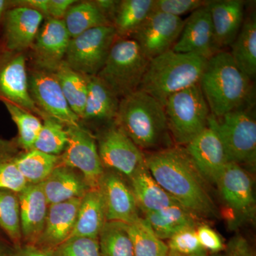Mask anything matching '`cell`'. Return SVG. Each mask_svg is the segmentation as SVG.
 I'll use <instances>...</instances> for the list:
<instances>
[{
	"instance_id": "cell-14",
	"label": "cell",
	"mask_w": 256,
	"mask_h": 256,
	"mask_svg": "<svg viewBox=\"0 0 256 256\" xmlns=\"http://www.w3.org/2000/svg\"><path fill=\"white\" fill-rule=\"evenodd\" d=\"M184 24L182 18L153 12L132 38L150 60L172 50Z\"/></svg>"
},
{
	"instance_id": "cell-41",
	"label": "cell",
	"mask_w": 256,
	"mask_h": 256,
	"mask_svg": "<svg viewBox=\"0 0 256 256\" xmlns=\"http://www.w3.org/2000/svg\"><path fill=\"white\" fill-rule=\"evenodd\" d=\"M206 1L202 0H154L153 12L181 18L204 6Z\"/></svg>"
},
{
	"instance_id": "cell-32",
	"label": "cell",
	"mask_w": 256,
	"mask_h": 256,
	"mask_svg": "<svg viewBox=\"0 0 256 256\" xmlns=\"http://www.w3.org/2000/svg\"><path fill=\"white\" fill-rule=\"evenodd\" d=\"M14 161L28 184H40L60 164V156L31 150L21 154L15 153Z\"/></svg>"
},
{
	"instance_id": "cell-15",
	"label": "cell",
	"mask_w": 256,
	"mask_h": 256,
	"mask_svg": "<svg viewBox=\"0 0 256 256\" xmlns=\"http://www.w3.org/2000/svg\"><path fill=\"white\" fill-rule=\"evenodd\" d=\"M196 169L210 184L216 183L229 160L220 136L207 127L185 146Z\"/></svg>"
},
{
	"instance_id": "cell-17",
	"label": "cell",
	"mask_w": 256,
	"mask_h": 256,
	"mask_svg": "<svg viewBox=\"0 0 256 256\" xmlns=\"http://www.w3.org/2000/svg\"><path fill=\"white\" fill-rule=\"evenodd\" d=\"M98 188L105 204L107 222L130 224L140 218L132 190L118 173L105 171Z\"/></svg>"
},
{
	"instance_id": "cell-43",
	"label": "cell",
	"mask_w": 256,
	"mask_h": 256,
	"mask_svg": "<svg viewBox=\"0 0 256 256\" xmlns=\"http://www.w3.org/2000/svg\"><path fill=\"white\" fill-rule=\"evenodd\" d=\"M225 249L226 256H255L246 239L240 236L230 239Z\"/></svg>"
},
{
	"instance_id": "cell-39",
	"label": "cell",
	"mask_w": 256,
	"mask_h": 256,
	"mask_svg": "<svg viewBox=\"0 0 256 256\" xmlns=\"http://www.w3.org/2000/svg\"><path fill=\"white\" fill-rule=\"evenodd\" d=\"M166 244L169 254L176 256H194L206 252L198 242L196 227L180 230L170 238Z\"/></svg>"
},
{
	"instance_id": "cell-46",
	"label": "cell",
	"mask_w": 256,
	"mask_h": 256,
	"mask_svg": "<svg viewBox=\"0 0 256 256\" xmlns=\"http://www.w3.org/2000/svg\"><path fill=\"white\" fill-rule=\"evenodd\" d=\"M94 2L97 5L99 10H100L101 12L105 15L106 18L109 20V22L112 24L114 15H116L120 1H116V0H96V1Z\"/></svg>"
},
{
	"instance_id": "cell-11",
	"label": "cell",
	"mask_w": 256,
	"mask_h": 256,
	"mask_svg": "<svg viewBox=\"0 0 256 256\" xmlns=\"http://www.w3.org/2000/svg\"><path fill=\"white\" fill-rule=\"evenodd\" d=\"M26 58L22 52H12L0 47V100L10 102L37 114L46 116L30 97Z\"/></svg>"
},
{
	"instance_id": "cell-37",
	"label": "cell",
	"mask_w": 256,
	"mask_h": 256,
	"mask_svg": "<svg viewBox=\"0 0 256 256\" xmlns=\"http://www.w3.org/2000/svg\"><path fill=\"white\" fill-rule=\"evenodd\" d=\"M4 104L12 120L18 127V146L26 151L33 150L34 144L42 128V121L34 114L10 102H4Z\"/></svg>"
},
{
	"instance_id": "cell-20",
	"label": "cell",
	"mask_w": 256,
	"mask_h": 256,
	"mask_svg": "<svg viewBox=\"0 0 256 256\" xmlns=\"http://www.w3.org/2000/svg\"><path fill=\"white\" fill-rule=\"evenodd\" d=\"M218 50L230 46L238 36L245 18V3L242 0L206 1Z\"/></svg>"
},
{
	"instance_id": "cell-31",
	"label": "cell",
	"mask_w": 256,
	"mask_h": 256,
	"mask_svg": "<svg viewBox=\"0 0 256 256\" xmlns=\"http://www.w3.org/2000/svg\"><path fill=\"white\" fill-rule=\"evenodd\" d=\"M63 22L72 38L92 28L112 25L94 1L82 2L72 5Z\"/></svg>"
},
{
	"instance_id": "cell-48",
	"label": "cell",
	"mask_w": 256,
	"mask_h": 256,
	"mask_svg": "<svg viewBox=\"0 0 256 256\" xmlns=\"http://www.w3.org/2000/svg\"><path fill=\"white\" fill-rule=\"evenodd\" d=\"M10 254L8 248L0 240V256H10Z\"/></svg>"
},
{
	"instance_id": "cell-21",
	"label": "cell",
	"mask_w": 256,
	"mask_h": 256,
	"mask_svg": "<svg viewBox=\"0 0 256 256\" xmlns=\"http://www.w3.org/2000/svg\"><path fill=\"white\" fill-rule=\"evenodd\" d=\"M82 198L50 204L41 236L36 245L53 250L70 237L76 222Z\"/></svg>"
},
{
	"instance_id": "cell-49",
	"label": "cell",
	"mask_w": 256,
	"mask_h": 256,
	"mask_svg": "<svg viewBox=\"0 0 256 256\" xmlns=\"http://www.w3.org/2000/svg\"><path fill=\"white\" fill-rule=\"evenodd\" d=\"M210 256L207 255L206 252H205V254H200V255H196V256Z\"/></svg>"
},
{
	"instance_id": "cell-18",
	"label": "cell",
	"mask_w": 256,
	"mask_h": 256,
	"mask_svg": "<svg viewBox=\"0 0 256 256\" xmlns=\"http://www.w3.org/2000/svg\"><path fill=\"white\" fill-rule=\"evenodd\" d=\"M70 38L63 20L48 18L33 44L36 68L54 72L65 58Z\"/></svg>"
},
{
	"instance_id": "cell-5",
	"label": "cell",
	"mask_w": 256,
	"mask_h": 256,
	"mask_svg": "<svg viewBox=\"0 0 256 256\" xmlns=\"http://www.w3.org/2000/svg\"><path fill=\"white\" fill-rule=\"evenodd\" d=\"M149 62L133 38L117 37L96 76L121 99L137 92Z\"/></svg>"
},
{
	"instance_id": "cell-7",
	"label": "cell",
	"mask_w": 256,
	"mask_h": 256,
	"mask_svg": "<svg viewBox=\"0 0 256 256\" xmlns=\"http://www.w3.org/2000/svg\"><path fill=\"white\" fill-rule=\"evenodd\" d=\"M208 126L220 136L229 162L255 168L256 121L250 110L234 111L218 118L210 114Z\"/></svg>"
},
{
	"instance_id": "cell-16",
	"label": "cell",
	"mask_w": 256,
	"mask_h": 256,
	"mask_svg": "<svg viewBox=\"0 0 256 256\" xmlns=\"http://www.w3.org/2000/svg\"><path fill=\"white\" fill-rule=\"evenodd\" d=\"M172 50L178 53L194 54L206 60L220 52L216 45L210 13L206 4L184 20L181 34Z\"/></svg>"
},
{
	"instance_id": "cell-27",
	"label": "cell",
	"mask_w": 256,
	"mask_h": 256,
	"mask_svg": "<svg viewBox=\"0 0 256 256\" xmlns=\"http://www.w3.org/2000/svg\"><path fill=\"white\" fill-rule=\"evenodd\" d=\"M196 217L180 204L144 214V218L153 232L162 240H169L183 229L190 227L196 228Z\"/></svg>"
},
{
	"instance_id": "cell-25",
	"label": "cell",
	"mask_w": 256,
	"mask_h": 256,
	"mask_svg": "<svg viewBox=\"0 0 256 256\" xmlns=\"http://www.w3.org/2000/svg\"><path fill=\"white\" fill-rule=\"evenodd\" d=\"M130 180L138 208L144 214L180 204L156 182L146 164L138 170Z\"/></svg>"
},
{
	"instance_id": "cell-9",
	"label": "cell",
	"mask_w": 256,
	"mask_h": 256,
	"mask_svg": "<svg viewBox=\"0 0 256 256\" xmlns=\"http://www.w3.org/2000/svg\"><path fill=\"white\" fill-rule=\"evenodd\" d=\"M96 142L104 169L124 174L130 180L146 164L142 151L114 124L102 128Z\"/></svg>"
},
{
	"instance_id": "cell-36",
	"label": "cell",
	"mask_w": 256,
	"mask_h": 256,
	"mask_svg": "<svg viewBox=\"0 0 256 256\" xmlns=\"http://www.w3.org/2000/svg\"><path fill=\"white\" fill-rule=\"evenodd\" d=\"M68 142L66 126L47 117L44 119L40 134L34 144L33 150L50 156H60L64 152Z\"/></svg>"
},
{
	"instance_id": "cell-47",
	"label": "cell",
	"mask_w": 256,
	"mask_h": 256,
	"mask_svg": "<svg viewBox=\"0 0 256 256\" xmlns=\"http://www.w3.org/2000/svg\"><path fill=\"white\" fill-rule=\"evenodd\" d=\"M12 8V6L11 2L0 0V22L3 20L6 11Z\"/></svg>"
},
{
	"instance_id": "cell-44",
	"label": "cell",
	"mask_w": 256,
	"mask_h": 256,
	"mask_svg": "<svg viewBox=\"0 0 256 256\" xmlns=\"http://www.w3.org/2000/svg\"><path fill=\"white\" fill-rule=\"evenodd\" d=\"M75 2V0H48L47 18L63 20L69 8Z\"/></svg>"
},
{
	"instance_id": "cell-2",
	"label": "cell",
	"mask_w": 256,
	"mask_h": 256,
	"mask_svg": "<svg viewBox=\"0 0 256 256\" xmlns=\"http://www.w3.org/2000/svg\"><path fill=\"white\" fill-rule=\"evenodd\" d=\"M198 84L214 117L254 106V82L236 66L228 52L220 50L207 60Z\"/></svg>"
},
{
	"instance_id": "cell-1",
	"label": "cell",
	"mask_w": 256,
	"mask_h": 256,
	"mask_svg": "<svg viewBox=\"0 0 256 256\" xmlns=\"http://www.w3.org/2000/svg\"><path fill=\"white\" fill-rule=\"evenodd\" d=\"M151 174L165 191L196 216L216 218L218 212L207 182L184 146H170L144 154Z\"/></svg>"
},
{
	"instance_id": "cell-35",
	"label": "cell",
	"mask_w": 256,
	"mask_h": 256,
	"mask_svg": "<svg viewBox=\"0 0 256 256\" xmlns=\"http://www.w3.org/2000/svg\"><path fill=\"white\" fill-rule=\"evenodd\" d=\"M14 143L0 139V190L18 194L28 184L14 163Z\"/></svg>"
},
{
	"instance_id": "cell-23",
	"label": "cell",
	"mask_w": 256,
	"mask_h": 256,
	"mask_svg": "<svg viewBox=\"0 0 256 256\" xmlns=\"http://www.w3.org/2000/svg\"><path fill=\"white\" fill-rule=\"evenodd\" d=\"M120 99L97 76H88V95L82 119L114 124Z\"/></svg>"
},
{
	"instance_id": "cell-30",
	"label": "cell",
	"mask_w": 256,
	"mask_h": 256,
	"mask_svg": "<svg viewBox=\"0 0 256 256\" xmlns=\"http://www.w3.org/2000/svg\"><path fill=\"white\" fill-rule=\"evenodd\" d=\"M53 73L69 107L82 119L88 95V76L73 70L64 60Z\"/></svg>"
},
{
	"instance_id": "cell-19",
	"label": "cell",
	"mask_w": 256,
	"mask_h": 256,
	"mask_svg": "<svg viewBox=\"0 0 256 256\" xmlns=\"http://www.w3.org/2000/svg\"><path fill=\"white\" fill-rule=\"evenodd\" d=\"M44 15L26 6H14L3 18L2 46L12 52H22L33 46Z\"/></svg>"
},
{
	"instance_id": "cell-42",
	"label": "cell",
	"mask_w": 256,
	"mask_h": 256,
	"mask_svg": "<svg viewBox=\"0 0 256 256\" xmlns=\"http://www.w3.org/2000/svg\"><path fill=\"white\" fill-rule=\"evenodd\" d=\"M198 242L205 250L218 252L225 248L220 236L208 225H201L196 227Z\"/></svg>"
},
{
	"instance_id": "cell-34",
	"label": "cell",
	"mask_w": 256,
	"mask_h": 256,
	"mask_svg": "<svg viewBox=\"0 0 256 256\" xmlns=\"http://www.w3.org/2000/svg\"><path fill=\"white\" fill-rule=\"evenodd\" d=\"M98 239L101 256H134L126 224L106 222Z\"/></svg>"
},
{
	"instance_id": "cell-40",
	"label": "cell",
	"mask_w": 256,
	"mask_h": 256,
	"mask_svg": "<svg viewBox=\"0 0 256 256\" xmlns=\"http://www.w3.org/2000/svg\"><path fill=\"white\" fill-rule=\"evenodd\" d=\"M54 256H101L98 239L72 237L53 250Z\"/></svg>"
},
{
	"instance_id": "cell-12",
	"label": "cell",
	"mask_w": 256,
	"mask_h": 256,
	"mask_svg": "<svg viewBox=\"0 0 256 256\" xmlns=\"http://www.w3.org/2000/svg\"><path fill=\"white\" fill-rule=\"evenodd\" d=\"M234 222L248 220L255 214L254 184L250 174L236 163L228 162L216 183Z\"/></svg>"
},
{
	"instance_id": "cell-8",
	"label": "cell",
	"mask_w": 256,
	"mask_h": 256,
	"mask_svg": "<svg viewBox=\"0 0 256 256\" xmlns=\"http://www.w3.org/2000/svg\"><path fill=\"white\" fill-rule=\"evenodd\" d=\"M117 37L112 25L88 30L70 38L64 62L78 73L96 76L105 64Z\"/></svg>"
},
{
	"instance_id": "cell-24",
	"label": "cell",
	"mask_w": 256,
	"mask_h": 256,
	"mask_svg": "<svg viewBox=\"0 0 256 256\" xmlns=\"http://www.w3.org/2000/svg\"><path fill=\"white\" fill-rule=\"evenodd\" d=\"M42 186L50 205L82 198L90 188L82 175L60 163L42 183Z\"/></svg>"
},
{
	"instance_id": "cell-45",
	"label": "cell",
	"mask_w": 256,
	"mask_h": 256,
	"mask_svg": "<svg viewBox=\"0 0 256 256\" xmlns=\"http://www.w3.org/2000/svg\"><path fill=\"white\" fill-rule=\"evenodd\" d=\"M10 256H54V254L53 250L28 244L24 247H18V250L12 252Z\"/></svg>"
},
{
	"instance_id": "cell-28",
	"label": "cell",
	"mask_w": 256,
	"mask_h": 256,
	"mask_svg": "<svg viewBox=\"0 0 256 256\" xmlns=\"http://www.w3.org/2000/svg\"><path fill=\"white\" fill-rule=\"evenodd\" d=\"M229 52L236 66L254 82L256 76V18L255 12L244 18L238 36Z\"/></svg>"
},
{
	"instance_id": "cell-3",
	"label": "cell",
	"mask_w": 256,
	"mask_h": 256,
	"mask_svg": "<svg viewBox=\"0 0 256 256\" xmlns=\"http://www.w3.org/2000/svg\"><path fill=\"white\" fill-rule=\"evenodd\" d=\"M114 124L141 150L171 146L164 106L146 92L138 90L121 98Z\"/></svg>"
},
{
	"instance_id": "cell-10",
	"label": "cell",
	"mask_w": 256,
	"mask_h": 256,
	"mask_svg": "<svg viewBox=\"0 0 256 256\" xmlns=\"http://www.w3.org/2000/svg\"><path fill=\"white\" fill-rule=\"evenodd\" d=\"M68 142L60 156V163L78 170L90 188H98L105 169L102 166L96 138L80 124L67 126Z\"/></svg>"
},
{
	"instance_id": "cell-50",
	"label": "cell",
	"mask_w": 256,
	"mask_h": 256,
	"mask_svg": "<svg viewBox=\"0 0 256 256\" xmlns=\"http://www.w3.org/2000/svg\"><path fill=\"white\" fill-rule=\"evenodd\" d=\"M168 256H176L172 255V254H169V255H168Z\"/></svg>"
},
{
	"instance_id": "cell-38",
	"label": "cell",
	"mask_w": 256,
	"mask_h": 256,
	"mask_svg": "<svg viewBox=\"0 0 256 256\" xmlns=\"http://www.w3.org/2000/svg\"><path fill=\"white\" fill-rule=\"evenodd\" d=\"M0 227L15 245L22 238L18 194L0 190Z\"/></svg>"
},
{
	"instance_id": "cell-4",
	"label": "cell",
	"mask_w": 256,
	"mask_h": 256,
	"mask_svg": "<svg viewBox=\"0 0 256 256\" xmlns=\"http://www.w3.org/2000/svg\"><path fill=\"white\" fill-rule=\"evenodd\" d=\"M207 60L170 50L149 62L138 90L164 106L170 96L200 82Z\"/></svg>"
},
{
	"instance_id": "cell-33",
	"label": "cell",
	"mask_w": 256,
	"mask_h": 256,
	"mask_svg": "<svg viewBox=\"0 0 256 256\" xmlns=\"http://www.w3.org/2000/svg\"><path fill=\"white\" fill-rule=\"evenodd\" d=\"M134 256H168V244L158 238L149 223L142 217L127 224Z\"/></svg>"
},
{
	"instance_id": "cell-26",
	"label": "cell",
	"mask_w": 256,
	"mask_h": 256,
	"mask_svg": "<svg viewBox=\"0 0 256 256\" xmlns=\"http://www.w3.org/2000/svg\"><path fill=\"white\" fill-rule=\"evenodd\" d=\"M106 222L105 204L100 190L89 188L82 196L76 222L69 238H98Z\"/></svg>"
},
{
	"instance_id": "cell-29",
	"label": "cell",
	"mask_w": 256,
	"mask_h": 256,
	"mask_svg": "<svg viewBox=\"0 0 256 256\" xmlns=\"http://www.w3.org/2000/svg\"><path fill=\"white\" fill-rule=\"evenodd\" d=\"M154 0H122L112 26L119 38H132L154 12Z\"/></svg>"
},
{
	"instance_id": "cell-13",
	"label": "cell",
	"mask_w": 256,
	"mask_h": 256,
	"mask_svg": "<svg viewBox=\"0 0 256 256\" xmlns=\"http://www.w3.org/2000/svg\"><path fill=\"white\" fill-rule=\"evenodd\" d=\"M28 92L36 107L46 117L64 126H76L80 118L69 107L55 74L36 68L28 76Z\"/></svg>"
},
{
	"instance_id": "cell-22",
	"label": "cell",
	"mask_w": 256,
	"mask_h": 256,
	"mask_svg": "<svg viewBox=\"0 0 256 256\" xmlns=\"http://www.w3.org/2000/svg\"><path fill=\"white\" fill-rule=\"evenodd\" d=\"M18 196L22 236L30 244L36 245L44 228L50 206L42 184H28Z\"/></svg>"
},
{
	"instance_id": "cell-6",
	"label": "cell",
	"mask_w": 256,
	"mask_h": 256,
	"mask_svg": "<svg viewBox=\"0 0 256 256\" xmlns=\"http://www.w3.org/2000/svg\"><path fill=\"white\" fill-rule=\"evenodd\" d=\"M164 111L170 136L178 146H186L208 127L210 112L200 84L170 96Z\"/></svg>"
}]
</instances>
